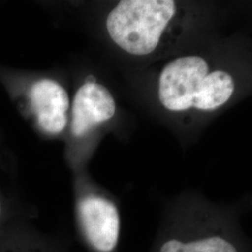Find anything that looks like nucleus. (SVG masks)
I'll return each instance as SVG.
<instances>
[{
	"instance_id": "obj_1",
	"label": "nucleus",
	"mask_w": 252,
	"mask_h": 252,
	"mask_svg": "<svg viewBox=\"0 0 252 252\" xmlns=\"http://www.w3.org/2000/svg\"><path fill=\"white\" fill-rule=\"evenodd\" d=\"M233 76L225 70H211L197 55L180 56L166 63L158 81V97L172 112L191 108L212 111L221 108L234 94Z\"/></svg>"
},
{
	"instance_id": "obj_2",
	"label": "nucleus",
	"mask_w": 252,
	"mask_h": 252,
	"mask_svg": "<svg viewBox=\"0 0 252 252\" xmlns=\"http://www.w3.org/2000/svg\"><path fill=\"white\" fill-rule=\"evenodd\" d=\"M173 0H123L108 13L106 27L114 44L135 56L153 54L177 15Z\"/></svg>"
},
{
	"instance_id": "obj_3",
	"label": "nucleus",
	"mask_w": 252,
	"mask_h": 252,
	"mask_svg": "<svg viewBox=\"0 0 252 252\" xmlns=\"http://www.w3.org/2000/svg\"><path fill=\"white\" fill-rule=\"evenodd\" d=\"M0 82L21 115L39 131L58 135L65 130L71 102L67 91L57 80L0 65Z\"/></svg>"
},
{
	"instance_id": "obj_4",
	"label": "nucleus",
	"mask_w": 252,
	"mask_h": 252,
	"mask_svg": "<svg viewBox=\"0 0 252 252\" xmlns=\"http://www.w3.org/2000/svg\"><path fill=\"white\" fill-rule=\"evenodd\" d=\"M226 221L205 218L172 221L160 228L152 252H249L241 228Z\"/></svg>"
},
{
	"instance_id": "obj_5",
	"label": "nucleus",
	"mask_w": 252,
	"mask_h": 252,
	"mask_svg": "<svg viewBox=\"0 0 252 252\" xmlns=\"http://www.w3.org/2000/svg\"><path fill=\"white\" fill-rule=\"evenodd\" d=\"M77 232L88 252H118L121 213L117 205L93 189H78L75 203Z\"/></svg>"
},
{
	"instance_id": "obj_6",
	"label": "nucleus",
	"mask_w": 252,
	"mask_h": 252,
	"mask_svg": "<svg viewBox=\"0 0 252 252\" xmlns=\"http://www.w3.org/2000/svg\"><path fill=\"white\" fill-rule=\"evenodd\" d=\"M70 109L71 134L75 138H82L95 126L114 117L116 103L108 88L89 75L75 93Z\"/></svg>"
},
{
	"instance_id": "obj_7",
	"label": "nucleus",
	"mask_w": 252,
	"mask_h": 252,
	"mask_svg": "<svg viewBox=\"0 0 252 252\" xmlns=\"http://www.w3.org/2000/svg\"><path fill=\"white\" fill-rule=\"evenodd\" d=\"M0 252H68L65 243L45 234L32 223L31 216L20 217L0 233Z\"/></svg>"
},
{
	"instance_id": "obj_8",
	"label": "nucleus",
	"mask_w": 252,
	"mask_h": 252,
	"mask_svg": "<svg viewBox=\"0 0 252 252\" xmlns=\"http://www.w3.org/2000/svg\"><path fill=\"white\" fill-rule=\"evenodd\" d=\"M8 161L3 139L0 135V233L20 217L31 216L30 211L23 205L15 190L9 187L11 180H7L13 175L9 171L11 166Z\"/></svg>"
}]
</instances>
